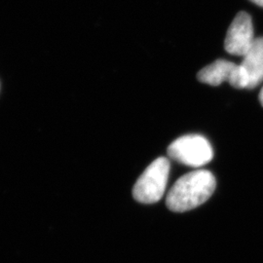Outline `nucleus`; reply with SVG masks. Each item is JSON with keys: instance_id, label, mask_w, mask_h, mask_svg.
Listing matches in <instances>:
<instances>
[{"instance_id": "nucleus-1", "label": "nucleus", "mask_w": 263, "mask_h": 263, "mask_svg": "<svg viewBox=\"0 0 263 263\" xmlns=\"http://www.w3.org/2000/svg\"><path fill=\"white\" fill-rule=\"evenodd\" d=\"M215 176L208 170H196L179 178L170 189L166 199L168 209L184 213L201 206L215 192Z\"/></svg>"}, {"instance_id": "nucleus-2", "label": "nucleus", "mask_w": 263, "mask_h": 263, "mask_svg": "<svg viewBox=\"0 0 263 263\" xmlns=\"http://www.w3.org/2000/svg\"><path fill=\"white\" fill-rule=\"evenodd\" d=\"M170 161L165 157L154 160L137 180L133 196L142 204H153L160 201L167 188Z\"/></svg>"}, {"instance_id": "nucleus-3", "label": "nucleus", "mask_w": 263, "mask_h": 263, "mask_svg": "<svg viewBox=\"0 0 263 263\" xmlns=\"http://www.w3.org/2000/svg\"><path fill=\"white\" fill-rule=\"evenodd\" d=\"M171 159L188 167L200 168L214 158L212 144L201 135H187L173 141L168 147Z\"/></svg>"}, {"instance_id": "nucleus-4", "label": "nucleus", "mask_w": 263, "mask_h": 263, "mask_svg": "<svg viewBox=\"0 0 263 263\" xmlns=\"http://www.w3.org/2000/svg\"><path fill=\"white\" fill-rule=\"evenodd\" d=\"M254 40L251 16L246 12L238 13L226 34L224 41L226 52L231 55L244 57L253 46Z\"/></svg>"}, {"instance_id": "nucleus-5", "label": "nucleus", "mask_w": 263, "mask_h": 263, "mask_svg": "<svg viewBox=\"0 0 263 263\" xmlns=\"http://www.w3.org/2000/svg\"><path fill=\"white\" fill-rule=\"evenodd\" d=\"M240 64L249 79L248 89H253L263 81V37L255 38L249 52Z\"/></svg>"}, {"instance_id": "nucleus-6", "label": "nucleus", "mask_w": 263, "mask_h": 263, "mask_svg": "<svg viewBox=\"0 0 263 263\" xmlns=\"http://www.w3.org/2000/svg\"><path fill=\"white\" fill-rule=\"evenodd\" d=\"M237 67L238 65L232 62L217 60L198 72V80L211 86H218L223 82H228L230 84L235 76Z\"/></svg>"}, {"instance_id": "nucleus-7", "label": "nucleus", "mask_w": 263, "mask_h": 263, "mask_svg": "<svg viewBox=\"0 0 263 263\" xmlns=\"http://www.w3.org/2000/svg\"><path fill=\"white\" fill-rule=\"evenodd\" d=\"M251 1L254 3V4H256V5L260 6V7H263V0H251Z\"/></svg>"}, {"instance_id": "nucleus-8", "label": "nucleus", "mask_w": 263, "mask_h": 263, "mask_svg": "<svg viewBox=\"0 0 263 263\" xmlns=\"http://www.w3.org/2000/svg\"><path fill=\"white\" fill-rule=\"evenodd\" d=\"M259 102H260V104L263 105V88L262 90H261V92H260V94H259Z\"/></svg>"}]
</instances>
